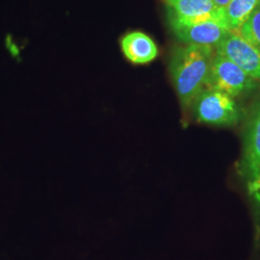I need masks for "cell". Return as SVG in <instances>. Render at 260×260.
<instances>
[{
  "label": "cell",
  "mask_w": 260,
  "mask_h": 260,
  "mask_svg": "<svg viewBox=\"0 0 260 260\" xmlns=\"http://www.w3.org/2000/svg\"><path fill=\"white\" fill-rule=\"evenodd\" d=\"M259 5L260 0H232V2L223 8L231 31L238 32Z\"/></svg>",
  "instance_id": "obj_9"
},
{
  "label": "cell",
  "mask_w": 260,
  "mask_h": 260,
  "mask_svg": "<svg viewBox=\"0 0 260 260\" xmlns=\"http://www.w3.org/2000/svg\"><path fill=\"white\" fill-rule=\"evenodd\" d=\"M238 33L260 50V5L242 25Z\"/></svg>",
  "instance_id": "obj_10"
},
{
  "label": "cell",
  "mask_w": 260,
  "mask_h": 260,
  "mask_svg": "<svg viewBox=\"0 0 260 260\" xmlns=\"http://www.w3.org/2000/svg\"><path fill=\"white\" fill-rule=\"evenodd\" d=\"M191 110L197 122L212 126L232 127L237 125L243 118L241 108L235 99L208 88L197 95Z\"/></svg>",
  "instance_id": "obj_4"
},
{
  "label": "cell",
  "mask_w": 260,
  "mask_h": 260,
  "mask_svg": "<svg viewBox=\"0 0 260 260\" xmlns=\"http://www.w3.org/2000/svg\"><path fill=\"white\" fill-rule=\"evenodd\" d=\"M169 29L181 44L215 47L231 31L223 8L203 17L184 19L166 10Z\"/></svg>",
  "instance_id": "obj_3"
},
{
  "label": "cell",
  "mask_w": 260,
  "mask_h": 260,
  "mask_svg": "<svg viewBox=\"0 0 260 260\" xmlns=\"http://www.w3.org/2000/svg\"><path fill=\"white\" fill-rule=\"evenodd\" d=\"M237 173L251 207L252 250L257 252L260 251V94L245 117Z\"/></svg>",
  "instance_id": "obj_1"
},
{
  "label": "cell",
  "mask_w": 260,
  "mask_h": 260,
  "mask_svg": "<svg viewBox=\"0 0 260 260\" xmlns=\"http://www.w3.org/2000/svg\"><path fill=\"white\" fill-rule=\"evenodd\" d=\"M123 56L134 65H146L154 61L159 54L153 39L142 31H131L121 39Z\"/></svg>",
  "instance_id": "obj_7"
},
{
  "label": "cell",
  "mask_w": 260,
  "mask_h": 260,
  "mask_svg": "<svg viewBox=\"0 0 260 260\" xmlns=\"http://www.w3.org/2000/svg\"><path fill=\"white\" fill-rule=\"evenodd\" d=\"M259 82L231 60L215 53L205 88L223 92L236 99L253 93L259 88Z\"/></svg>",
  "instance_id": "obj_5"
},
{
  "label": "cell",
  "mask_w": 260,
  "mask_h": 260,
  "mask_svg": "<svg viewBox=\"0 0 260 260\" xmlns=\"http://www.w3.org/2000/svg\"><path fill=\"white\" fill-rule=\"evenodd\" d=\"M166 10L179 18L192 19L219 9L211 0H162Z\"/></svg>",
  "instance_id": "obj_8"
},
{
  "label": "cell",
  "mask_w": 260,
  "mask_h": 260,
  "mask_svg": "<svg viewBox=\"0 0 260 260\" xmlns=\"http://www.w3.org/2000/svg\"><path fill=\"white\" fill-rule=\"evenodd\" d=\"M215 53L228 58L260 83V50L238 32H230L215 47Z\"/></svg>",
  "instance_id": "obj_6"
},
{
  "label": "cell",
  "mask_w": 260,
  "mask_h": 260,
  "mask_svg": "<svg viewBox=\"0 0 260 260\" xmlns=\"http://www.w3.org/2000/svg\"><path fill=\"white\" fill-rule=\"evenodd\" d=\"M218 8H225L232 0H211Z\"/></svg>",
  "instance_id": "obj_11"
},
{
  "label": "cell",
  "mask_w": 260,
  "mask_h": 260,
  "mask_svg": "<svg viewBox=\"0 0 260 260\" xmlns=\"http://www.w3.org/2000/svg\"><path fill=\"white\" fill-rule=\"evenodd\" d=\"M214 55L215 48L209 46L182 44L173 48L168 71L184 113L205 89Z\"/></svg>",
  "instance_id": "obj_2"
}]
</instances>
